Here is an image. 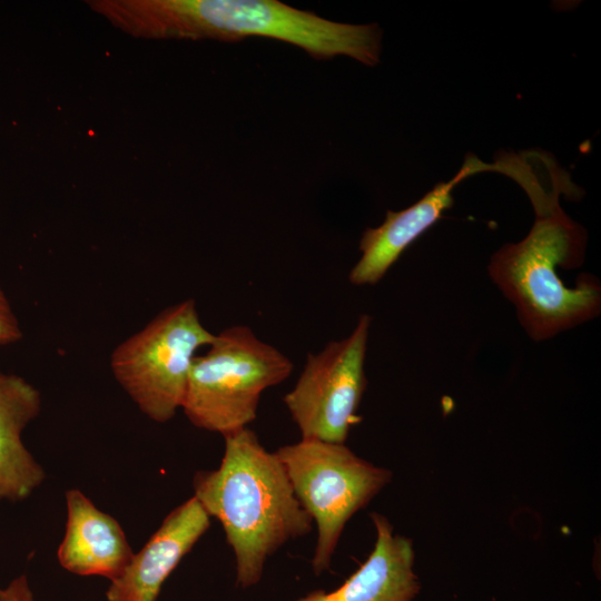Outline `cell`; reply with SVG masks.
I'll use <instances>...</instances> for the list:
<instances>
[{"mask_svg":"<svg viewBox=\"0 0 601 601\" xmlns=\"http://www.w3.org/2000/svg\"><path fill=\"white\" fill-rule=\"evenodd\" d=\"M124 30L148 38L240 41L265 37L299 47L315 59L351 57L373 67L382 50L376 23L336 22L277 0L95 1Z\"/></svg>","mask_w":601,"mask_h":601,"instance_id":"1","label":"cell"},{"mask_svg":"<svg viewBox=\"0 0 601 601\" xmlns=\"http://www.w3.org/2000/svg\"><path fill=\"white\" fill-rule=\"evenodd\" d=\"M224 440L219 466L195 473L193 496L221 524L235 555L236 587L248 589L262 580L267 560L311 533L314 522L296 499L283 463L253 430Z\"/></svg>","mask_w":601,"mask_h":601,"instance_id":"2","label":"cell"},{"mask_svg":"<svg viewBox=\"0 0 601 601\" xmlns=\"http://www.w3.org/2000/svg\"><path fill=\"white\" fill-rule=\"evenodd\" d=\"M534 214L529 234L494 253L487 269L491 279L514 305L528 335L543 341L597 317L601 309V285L589 273L580 274L573 287L561 278L559 269L582 265L588 236L564 213L560 197Z\"/></svg>","mask_w":601,"mask_h":601,"instance_id":"3","label":"cell"},{"mask_svg":"<svg viewBox=\"0 0 601 601\" xmlns=\"http://www.w3.org/2000/svg\"><path fill=\"white\" fill-rule=\"evenodd\" d=\"M293 368L249 326L227 327L195 356L181 410L194 426L227 436L248 427L263 392L287 380Z\"/></svg>","mask_w":601,"mask_h":601,"instance_id":"4","label":"cell"},{"mask_svg":"<svg viewBox=\"0 0 601 601\" xmlns=\"http://www.w3.org/2000/svg\"><path fill=\"white\" fill-rule=\"evenodd\" d=\"M275 453L296 499L316 525L311 564L314 574L321 575L329 570L348 520L392 481L393 473L359 457L345 443L300 439Z\"/></svg>","mask_w":601,"mask_h":601,"instance_id":"5","label":"cell"},{"mask_svg":"<svg viewBox=\"0 0 601 601\" xmlns=\"http://www.w3.org/2000/svg\"><path fill=\"white\" fill-rule=\"evenodd\" d=\"M215 337L194 299L161 311L111 353L116 381L150 420L165 423L181 408L196 352Z\"/></svg>","mask_w":601,"mask_h":601,"instance_id":"6","label":"cell"},{"mask_svg":"<svg viewBox=\"0 0 601 601\" xmlns=\"http://www.w3.org/2000/svg\"><path fill=\"white\" fill-rule=\"evenodd\" d=\"M370 326L371 317L362 315L347 337L307 354L296 384L283 397L302 439L345 443L359 421Z\"/></svg>","mask_w":601,"mask_h":601,"instance_id":"7","label":"cell"},{"mask_svg":"<svg viewBox=\"0 0 601 601\" xmlns=\"http://www.w3.org/2000/svg\"><path fill=\"white\" fill-rule=\"evenodd\" d=\"M492 166L474 155L466 156L452 179L435 185L405 209L387 210L382 225L367 228L362 234L361 257L349 272V282L356 286L378 283L403 252L452 207L454 188L472 175L492 171Z\"/></svg>","mask_w":601,"mask_h":601,"instance_id":"8","label":"cell"},{"mask_svg":"<svg viewBox=\"0 0 601 601\" xmlns=\"http://www.w3.org/2000/svg\"><path fill=\"white\" fill-rule=\"evenodd\" d=\"M209 526L210 516L195 496L175 508L110 581L107 601H157L166 579Z\"/></svg>","mask_w":601,"mask_h":601,"instance_id":"9","label":"cell"},{"mask_svg":"<svg viewBox=\"0 0 601 601\" xmlns=\"http://www.w3.org/2000/svg\"><path fill=\"white\" fill-rule=\"evenodd\" d=\"M376 531L365 562L333 591L314 590L293 601H413L421 591L411 539L394 533L386 516L371 514Z\"/></svg>","mask_w":601,"mask_h":601,"instance_id":"10","label":"cell"},{"mask_svg":"<svg viewBox=\"0 0 601 601\" xmlns=\"http://www.w3.org/2000/svg\"><path fill=\"white\" fill-rule=\"evenodd\" d=\"M66 531L57 550L60 565L77 575L116 579L135 553L119 522L78 489L66 492Z\"/></svg>","mask_w":601,"mask_h":601,"instance_id":"11","label":"cell"},{"mask_svg":"<svg viewBox=\"0 0 601 601\" xmlns=\"http://www.w3.org/2000/svg\"><path fill=\"white\" fill-rule=\"evenodd\" d=\"M40 410V392L31 383L0 371V500L22 501L46 479L22 442L23 430Z\"/></svg>","mask_w":601,"mask_h":601,"instance_id":"12","label":"cell"},{"mask_svg":"<svg viewBox=\"0 0 601 601\" xmlns=\"http://www.w3.org/2000/svg\"><path fill=\"white\" fill-rule=\"evenodd\" d=\"M22 331L16 314L0 286V346L13 344L21 339Z\"/></svg>","mask_w":601,"mask_h":601,"instance_id":"13","label":"cell"},{"mask_svg":"<svg viewBox=\"0 0 601 601\" xmlns=\"http://www.w3.org/2000/svg\"><path fill=\"white\" fill-rule=\"evenodd\" d=\"M0 601H35L27 577L21 574L0 588Z\"/></svg>","mask_w":601,"mask_h":601,"instance_id":"14","label":"cell"}]
</instances>
